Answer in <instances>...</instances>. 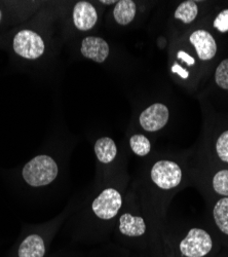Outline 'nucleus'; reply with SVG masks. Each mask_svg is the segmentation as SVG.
Segmentation results:
<instances>
[{"instance_id":"nucleus-1","label":"nucleus","mask_w":228,"mask_h":257,"mask_svg":"<svg viewBox=\"0 0 228 257\" xmlns=\"http://www.w3.org/2000/svg\"><path fill=\"white\" fill-rule=\"evenodd\" d=\"M58 165L49 156H37L29 161L23 168L24 180L33 187H40L51 184L58 176Z\"/></svg>"},{"instance_id":"nucleus-2","label":"nucleus","mask_w":228,"mask_h":257,"mask_svg":"<svg viewBox=\"0 0 228 257\" xmlns=\"http://www.w3.org/2000/svg\"><path fill=\"white\" fill-rule=\"evenodd\" d=\"M14 52L25 60H37L46 52V42L40 34L31 29L16 33L13 39Z\"/></svg>"},{"instance_id":"nucleus-3","label":"nucleus","mask_w":228,"mask_h":257,"mask_svg":"<svg viewBox=\"0 0 228 257\" xmlns=\"http://www.w3.org/2000/svg\"><path fill=\"white\" fill-rule=\"evenodd\" d=\"M212 248L213 241L210 233L200 228H191L179 245L180 253L185 257H204Z\"/></svg>"},{"instance_id":"nucleus-4","label":"nucleus","mask_w":228,"mask_h":257,"mask_svg":"<svg viewBox=\"0 0 228 257\" xmlns=\"http://www.w3.org/2000/svg\"><path fill=\"white\" fill-rule=\"evenodd\" d=\"M150 176L156 186L168 190L180 184L182 180V171L175 162L158 161L153 165Z\"/></svg>"},{"instance_id":"nucleus-5","label":"nucleus","mask_w":228,"mask_h":257,"mask_svg":"<svg viewBox=\"0 0 228 257\" xmlns=\"http://www.w3.org/2000/svg\"><path fill=\"white\" fill-rule=\"evenodd\" d=\"M122 205V198L114 188L103 190L93 202L92 209L95 215L103 220H108L117 215Z\"/></svg>"},{"instance_id":"nucleus-6","label":"nucleus","mask_w":228,"mask_h":257,"mask_svg":"<svg viewBox=\"0 0 228 257\" xmlns=\"http://www.w3.org/2000/svg\"><path fill=\"white\" fill-rule=\"evenodd\" d=\"M169 109L162 103H154L145 109L139 117L140 125L147 132H156L167 124Z\"/></svg>"},{"instance_id":"nucleus-7","label":"nucleus","mask_w":228,"mask_h":257,"mask_svg":"<svg viewBox=\"0 0 228 257\" xmlns=\"http://www.w3.org/2000/svg\"><path fill=\"white\" fill-rule=\"evenodd\" d=\"M80 53L87 59L103 63L109 56V45L101 37L89 36L81 41Z\"/></svg>"},{"instance_id":"nucleus-8","label":"nucleus","mask_w":228,"mask_h":257,"mask_svg":"<svg viewBox=\"0 0 228 257\" xmlns=\"http://www.w3.org/2000/svg\"><path fill=\"white\" fill-rule=\"evenodd\" d=\"M73 24L80 31H89L95 27L98 14L95 7L88 2H79L75 5L72 13Z\"/></svg>"},{"instance_id":"nucleus-9","label":"nucleus","mask_w":228,"mask_h":257,"mask_svg":"<svg viewBox=\"0 0 228 257\" xmlns=\"http://www.w3.org/2000/svg\"><path fill=\"white\" fill-rule=\"evenodd\" d=\"M190 42L196 50L198 58L203 61L211 60L217 53V45L214 37L205 30H196L190 35Z\"/></svg>"},{"instance_id":"nucleus-10","label":"nucleus","mask_w":228,"mask_h":257,"mask_svg":"<svg viewBox=\"0 0 228 257\" xmlns=\"http://www.w3.org/2000/svg\"><path fill=\"white\" fill-rule=\"evenodd\" d=\"M119 231L128 237H140L146 231V223L140 216L124 213L119 218Z\"/></svg>"},{"instance_id":"nucleus-11","label":"nucleus","mask_w":228,"mask_h":257,"mask_svg":"<svg viewBox=\"0 0 228 257\" xmlns=\"http://www.w3.org/2000/svg\"><path fill=\"white\" fill-rule=\"evenodd\" d=\"M46 246L44 239L39 234H30L21 243L19 247V257H44Z\"/></svg>"},{"instance_id":"nucleus-12","label":"nucleus","mask_w":228,"mask_h":257,"mask_svg":"<svg viewBox=\"0 0 228 257\" xmlns=\"http://www.w3.org/2000/svg\"><path fill=\"white\" fill-rule=\"evenodd\" d=\"M137 13L136 4L132 0H121L117 2L113 10V17L116 23L121 26L129 25L135 19Z\"/></svg>"},{"instance_id":"nucleus-13","label":"nucleus","mask_w":228,"mask_h":257,"mask_svg":"<svg viewBox=\"0 0 228 257\" xmlns=\"http://www.w3.org/2000/svg\"><path fill=\"white\" fill-rule=\"evenodd\" d=\"M95 154L101 163L109 164L117 155L116 144L109 137H102L95 143Z\"/></svg>"},{"instance_id":"nucleus-14","label":"nucleus","mask_w":228,"mask_h":257,"mask_svg":"<svg viewBox=\"0 0 228 257\" xmlns=\"http://www.w3.org/2000/svg\"><path fill=\"white\" fill-rule=\"evenodd\" d=\"M214 220L218 228L228 234V198L219 200L213 209Z\"/></svg>"},{"instance_id":"nucleus-15","label":"nucleus","mask_w":228,"mask_h":257,"mask_svg":"<svg viewBox=\"0 0 228 257\" xmlns=\"http://www.w3.org/2000/svg\"><path fill=\"white\" fill-rule=\"evenodd\" d=\"M198 14V9L195 2L188 0L182 3L175 12V18L182 21L184 24H190L195 20Z\"/></svg>"},{"instance_id":"nucleus-16","label":"nucleus","mask_w":228,"mask_h":257,"mask_svg":"<svg viewBox=\"0 0 228 257\" xmlns=\"http://www.w3.org/2000/svg\"><path fill=\"white\" fill-rule=\"evenodd\" d=\"M130 146L134 154H136L139 157H145L150 153L151 144L148 138L144 135L137 134L133 135L130 139Z\"/></svg>"},{"instance_id":"nucleus-17","label":"nucleus","mask_w":228,"mask_h":257,"mask_svg":"<svg viewBox=\"0 0 228 257\" xmlns=\"http://www.w3.org/2000/svg\"><path fill=\"white\" fill-rule=\"evenodd\" d=\"M213 187L217 194L228 197V170H221L213 178Z\"/></svg>"},{"instance_id":"nucleus-18","label":"nucleus","mask_w":228,"mask_h":257,"mask_svg":"<svg viewBox=\"0 0 228 257\" xmlns=\"http://www.w3.org/2000/svg\"><path fill=\"white\" fill-rule=\"evenodd\" d=\"M215 80L220 88L228 90V59L219 64L215 73Z\"/></svg>"},{"instance_id":"nucleus-19","label":"nucleus","mask_w":228,"mask_h":257,"mask_svg":"<svg viewBox=\"0 0 228 257\" xmlns=\"http://www.w3.org/2000/svg\"><path fill=\"white\" fill-rule=\"evenodd\" d=\"M216 152L222 162L228 163V131L219 136L216 142Z\"/></svg>"},{"instance_id":"nucleus-20","label":"nucleus","mask_w":228,"mask_h":257,"mask_svg":"<svg viewBox=\"0 0 228 257\" xmlns=\"http://www.w3.org/2000/svg\"><path fill=\"white\" fill-rule=\"evenodd\" d=\"M214 27L222 32H228V10L222 11L214 21Z\"/></svg>"},{"instance_id":"nucleus-21","label":"nucleus","mask_w":228,"mask_h":257,"mask_svg":"<svg viewBox=\"0 0 228 257\" xmlns=\"http://www.w3.org/2000/svg\"><path fill=\"white\" fill-rule=\"evenodd\" d=\"M177 57H178L180 60L184 61L186 64H188L189 66H192V65H194V59H193L191 56H189L188 54H186L185 52H183V51H180V52H178V55H177Z\"/></svg>"},{"instance_id":"nucleus-22","label":"nucleus","mask_w":228,"mask_h":257,"mask_svg":"<svg viewBox=\"0 0 228 257\" xmlns=\"http://www.w3.org/2000/svg\"><path fill=\"white\" fill-rule=\"evenodd\" d=\"M172 72L177 73L178 75H180V77L182 78H187L189 76V72L186 71L185 69H183L179 64H174L173 67H172Z\"/></svg>"},{"instance_id":"nucleus-23","label":"nucleus","mask_w":228,"mask_h":257,"mask_svg":"<svg viewBox=\"0 0 228 257\" xmlns=\"http://www.w3.org/2000/svg\"><path fill=\"white\" fill-rule=\"evenodd\" d=\"M101 4L104 5H113V4H117V2H100Z\"/></svg>"},{"instance_id":"nucleus-24","label":"nucleus","mask_w":228,"mask_h":257,"mask_svg":"<svg viewBox=\"0 0 228 257\" xmlns=\"http://www.w3.org/2000/svg\"><path fill=\"white\" fill-rule=\"evenodd\" d=\"M2 20H3V12L0 10V22H2Z\"/></svg>"}]
</instances>
